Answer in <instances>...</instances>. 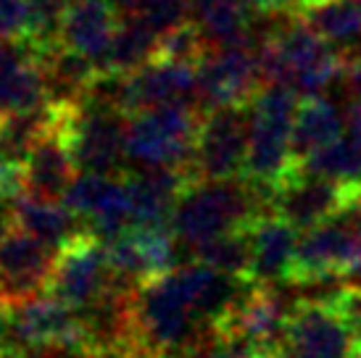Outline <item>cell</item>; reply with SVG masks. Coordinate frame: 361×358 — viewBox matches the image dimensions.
<instances>
[{
  "mask_svg": "<svg viewBox=\"0 0 361 358\" xmlns=\"http://www.w3.org/2000/svg\"><path fill=\"white\" fill-rule=\"evenodd\" d=\"M269 211L271 190L251 179H195L177 200L169 227L177 242L195 253L209 240L251 227Z\"/></svg>",
  "mask_w": 361,
  "mask_h": 358,
  "instance_id": "6da1fadb",
  "label": "cell"
},
{
  "mask_svg": "<svg viewBox=\"0 0 361 358\" xmlns=\"http://www.w3.org/2000/svg\"><path fill=\"white\" fill-rule=\"evenodd\" d=\"M267 85H285L298 98L330 95L345 77L348 61L306 21L285 16L274 24L259 50Z\"/></svg>",
  "mask_w": 361,
  "mask_h": 358,
  "instance_id": "7a4b0ae2",
  "label": "cell"
},
{
  "mask_svg": "<svg viewBox=\"0 0 361 358\" xmlns=\"http://www.w3.org/2000/svg\"><path fill=\"white\" fill-rule=\"evenodd\" d=\"M301 98L285 85H264L251 100V142L243 177L274 192L298 169L293 156V124Z\"/></svg>",
  "mask_w": 361,
  "mask_h": 358,
  "instance_id": "3957f363",
  "label": "cell"
},
{
  "mask_svg": "<svg viewBox=\"0 0 361 358\" xmlns=\"http://www.w3.org/2000/svg\"><path fill=\"white\" fill-rule=\"evenodd\" d=\"M201 119L203 111L192 103L132 113L127 121V171L161 166L190 171Z\"/></svg>",
  "mask_w": 361,
  "mask_h": 358,
  "instance_id": "277c9868",
  "label": "cell"
},
{
  "mask_svg": "<svg viewBox=\"0 0 361 358\" xmlns=\"http://www.w3.org/2000/svg\"><path fill=\"white\" fill-rule=\"evenodd\" d=\"M56 124L69 145L80 174H124L127 171V121L124 111L80 100L53 106Z\"/></svg>",
  "mask_w": 361,
  "mask_h": 358,
  "instance_id": "5b68a950",
  "label": "cell"
},
{
  "mask_svg": "<svg viewBox=\"0 0 361 358\" xmlns=\"http://www.w3.org/2000/svg\"><path fill=\"white\" fill-rule=\"evenodd\" d=\"M251 142V103L203 113L190 174L195 179H235L245 174Z\"/></svg>",
  "mask_w": 361,
  "mask_h": 358,
  "instance_id": "8992f818",
  "label": "cell"
},
{
  "mask_svg": "<svg viewBox=\"0 0 361 358\" xmlns=\"http://www.w3.org/2000/svg\"><path fill=\"white\" fill-rule=\"evenodd\" d=\"M256 45L238 42L211 50L198 63V98L195 106L206 113L221 106H245L256 98L267 82L261 71V56Z\"/></svg>",
  "mask_w": 361,
  "mask_h": 358,
  "instance_id": "52a82bcc",
  "label": "cell"
},
{
  "mask_svg": "<svg viewBox=\"0 0 361 358\" xmlns=\"http://www.w3.org/2000/svg\"><path fill=\"white\" fill-rule=\"evenodd\" d=\"M114 282L116 274L111 266L106 240L87 232L59 250L48 292L71 309H85L92 300L106 295Z\"/></svg>",
  "mask_w": 361,
  "mask_h": 358,
  "instance_id": "ba28073f",
  "label": "cell"
},
{
  "mask_svg": "<svg viewBox=\"0 0 361 358\" xmlns=\"http://www.w3.org/2000/svg\"><path fill=\"white\" fill-rule=\"evenodd\" d=\"M63 200L80 216L87 232L106 242L135 227L127 174H77Z\"/></svg>",
  "mask_w": 361,
  "mask_h": 358,
  "instance_id": "9c48e42d",
  "label": "cell"
},
{
  "mask_svg": "<svg viewBox=\"0 0 361 358\" xmlns=\"http://www.w3.org/2000/svg\"><path fill=\"white\" fill-rule=\"evenodd\" d=\"M280 358H359V345L330 303L298 300L290 311Z\"/></svg>",
  "mask_w": 361,
  "mask_h": 358,
  "instance_id": "30bf717a",
  "label": "cell"
},
{
  "mask_svg": "<svg viewBox=\"0 0 361 358\" xmlns=\"http://www.w3.org/2000/svg\"><path fill=\"white\" fill-rule=\"evenodd\" d=\"M59 250L13 227L0 237V303L19 306L48 292Z\"/></svg>",
  "mask_w": 361,
  "mask_h": 358,
  "instance_id": "8fae6325",
  "label": "cell"
},
{
  "mask_svg": "<svg viewBox=\"0 0 361 358\" xmlns=\"http://www.w3.org/2000/svg\"><path fill=\"white\" fill-rule=\"evenodd\" d=\"M359 190L361 187H343L332 179L298 166L271 192V214L293 224L298 232H306L338 214Z\"/></svg>",
  "mask_w": 361,
  "mask_h": 358,
  "instance_id": "7c38bea8",
  "label": "cell"
},
{
  "mask_svg": "<svg viewBox=\"0 0 361 358\" xmlns=\"http://www.w3.org/2000/svg\"><path fill=\"white\" fill-rule=\"evenodd\" d=\"M109 259L116 279L137 288L148 279L159 277L177 264L180 242L174 237L171 227H130L119 237L106 242Z\"/></svg>",
  "mask_w": 361,
  "mask_h": 358,
  "instance_id": "4fadbf2b",
  "label": "cell"
},
{
  "mask_svg": "<svg viewBox=\"0 0 361 358\" xmlns=\"http://www.w3.org/2000/svg\"><path fill=\"white\" fill-rule=\"evenodd\" d=\"M198 98V66L156 56L135 74L124 77V113H140L159 106L192 103Z\"/></svg>",
  "mask_w": 361,
  "mask_h": 358,
  "instance_id": "5bb4252c",
  "label": "cell"
},
{
  "mask_svg": "<svg viewBox=\"0 0 361 358\" xmlns=\"http://www.w3.org/2000/svg\"><path fill=\"white\" fill-rule=\"evenodd\" d=\"M48 106L42 53L19 37L0 45V119Z\"/></svg>",
  "mask_w": 361,
  "mask_h": 358,
  "instance_id": "9a60e30c",
  "label": "cell"
},
{
  "mask_svg": "<svg viewBox=\"0 0 361 358\" xmlns=\"http://www.w3.org/2000/svg\"><path fill=\"white\" fill-rule=\"evenodd\" d=\"M298 229L277 214H264L251 224V271L248 277L259 288L285 285L293 277L298 253Z\"/></svg>",
  "mask_w": 361,
  "mask_h": 358,
  "instance_id": "2e32d148",
  "label": "cell"
},
{
  "mask_svg": "<svg viewBox=\"0 0 361 358\" xmlns=\"http://www.w3.org/2000/svg\"><path fill=\"white\" fill-rule=\"evenodd\" d=\"M56 111V109H53ZM77 163L71 159L69 145L61 135L59 124L53 119V127L45 137L35 145L30 159L21 166V192L30 198L42 200H63L71 182L77 179Z\"/></svg>",
  "mask_w": 361,
  "mask_h": 358,
  "instance_id": "e0dca14e",
  "label": "cell"
},
{
  "mask_svg": "<svg viewBox=\"0 0 361 358\" xmlns=\"http://www.w3.org/2000/svg\"><path fill=\"white\" fill-rule=\"evenodd\" d=\"M119 24L121 13L109 0H74L61 32V45L87 56L101 69Z\"/></svg>",
  "mask_w": 361,
  "mask_h": 358,
  "instance_id": "ac0fdd59",
  "label": "cell"
},
{
  "mask_svg": "<svg viewBox=\"0 0 361 358\" xmlns=\"http://www.w3.org/2000/svg\"><path fill=\"white\" fill-rule=\"evenodd\" d=\"M13 224L27 235L51 245L53 250L66 248L77 237L87 235L82 219L66 206V200H42L30 195L13 198Z\"/></svg>",
  "mask_w": 361,
  "mask_h": 358,
  "instance_id": "d6986e66",
  "label": "cell"
},
{
  "mask_svg": "<svg viewBox=\"0 0 361 358\" xmlns=\"http://www.w3.org/2000/svg\"><path fill=\"white\" fill-rule=\"evenodd\" d=\"M192 24L209 50L253 40L256 6L253 0H192ZM259 48V45H256Z\"/></svg>",
  "mask_w": 361,
  "mask_h": 358,
  "instance_id": "ffe728a7",
  "label": "cell"
},
{
  "mask_svg": "<svg viewBox=\"0 0 361 358\" xmlns=\"http://www.w3.org/2000/svg\"><path fill=\"white\" fill-rule=\"evenodd\" d=\"M345 135V111L330 98H301L295 124H293V156L295 163L309 161L314 153L327 148L330 142Z\"/></svg>",
  "mask_w": 361,
  "mask_h": 358,
  "instance_id": "44dd1931",
  "label": "cell"
},
{
  "mask_svg": "<svg viewBox=\"0 0 361 358\" xmlns=\"http://www.w3.org/2000/svg\"><path fill=\"white\" fill-rule=\"evenodd\" d=\"M301 16L348 63L361 58V0H314Z\"/></svg>",
  "mask_w": 361,
  "mask_h": 358,
  "instance_id": "7402d4cb",
  "label": "cell"
},
{
  "mask_svg": "<svg viewBox=\"0 0 361 358\" xmlns=\"http://www.w3.org/2000/svg\"><path fill=\"white\" fill-rule=\"evenodd\" d=\"M98 63L82 53L59 48L42 53V74H45V87H48V103L51 106H74L85 100L87 90L98 77Z\"/></svg>",
  "mask_w": 361,
  "mask_h": 358,
  "instance_id": "603a6c76",
  "label": "cell"
},
{
  "mask_svg": "<svg viewBox=\"0 0 361 358\" xmlns=\"http://www.w3.org/2000/svg\"><path fill=\"white\" fill-rule=\"evenodd\" d=\"M161 37L151 32L142 21L132 16H121V24L106 58L101 63V71H116V74H135L145 63H151L159 56Z\"/></svg>",
  "mask_w": 361,
  "mask_h": 358,
  "instance_id": "cb8c5ba5",
  "label": "cell"
},
{
  "mask_svg": "<svg viewBox=\"0 0 361 358\" xmlns=\"http://www.w3.org/2000/svg\"><path fill=\"white\" fill-rule=\"evenodd\" d=\"M298 166L311 174L332 179L343 187H361V142L345 132Z\"/></svg>",
  "mask_w": 361,
  "mask_h": 358,
  "instance_id": "d4e9b609",
  "label": "cell"
},
{
  "mask_svg": "<svg viewBox=\"0 0 361 358\" xmlns=\"http://www.w3.org/2000/svg\"><path fill=\"white\" fill-rule=\"evenodd\" d=\"M74 0H27L24 6V40L45 53L61 45V32Z\"/></svg>",
  "mask_w": 361,
  "mask_h": 358,
  "instance_id": "484cf974",
  "label": "cell"
},
{
  "mask_svg": "<svg viewBox=\"0 0 361 358\" xmlns=\"http://www.w3.org/2000/svg\"><path fill=\"white\" fill-rule=\"evenodd\" d=\"M195 261H203L224 274L248 277V271H251V227L235 229V232L209 240L206 245L195 250Z\"/></svg>",
  "mask_w": 361,
  "mask_h": 358,
  "instance_id": "4316f807",
  "label": "cell"
},
{
  "mask_svg": "<svg viewBox=\"0 0 361 358\" xmlns=\"http://www.w3.org/2000/svg\"><path fill=\"white\" fill-rule=\"evenodd\" d=\"M130 16L142 21L159 37H166L192 19V0H142L140 8Z\"/></svg>",
  "mask_w": 361,
  "mask_h": 358,
  "instance_id": "83f0119b",
  "label": "cell"
},
{
  "mask_svg": "<svg viewBox=\"0 0 361 358\" xmlns=\"http://www.w3.org/2000/svg\"><path fill=\"white\" fill-rule=\"evenodd\" d=\"M330 306L338 311V316L343 319V324L348 327L361 350V288H343Z\"/></svg>",
  "mask_w": 361,
  "mask_h": 358,
  "instance_id": "f1b7e54d",
  "label": "cell"
},
{
  "mask_svg": "<svg viewBox=\"0 0 361 358\" xmlns=\"http://www.w3.org/2000/svg\"><path fill=\"white\" fill-rule=\"evenodd\" d=\"M24 6L27 0H0V35L6 40H19L24 35Z\"/></svg>",
  "mask_w": 361,
  "mask_h": 358,
  "instance_id": "f546056e",
  "label": "cell"
},
{
  "mask_svg": "<svg viewBox=\"0 0 361 358\" xmlns=\"http://www.w3.org/2000/svg\"><path fill=\"white\" fill-rule=\"evenodd\" d=\"M185 358H240V356L216 335V338H211L209 342H203V345H198L195 350H190Z\"/></svg>",
  "mask_w": 361,
  "mask_h": 358,
  "instance_id": "4dcf8cb0",
  "label": "cell"
},
{
  "mask_svg": "<svg viewBox=\"0 0 361 358\" xmlns=\"http://www.w3.org/2000/svg\"><path fill=\"white\" fill-rule=\"evenodd\" d=\"M338 277L343 279L345 288H361V242L351 253V259L343 264V268L338 271Z\"/></svg>",
  "mask_w": 361,
  "mask_h": 358,
  "instance_id": "1f68e13d",
  "label": "cell"
},
{
  "mask_svg": "<svg viewBox=\"0 0 361 358\" xmlns=\"http://www.w3.org/2000/svg\"><path fill=\"white\" fill-rule=\"evenodd\" d=\"M0 353H19L13 342V327H11V311L0 303ZM21 356V353H19Z\"/></svg>",
  "mask_w": 361,
  "mask_h": 358,
  "instance_id": "d6a6232c",
  "label": "cell"
},
{
  "mask_svg": "<svg viewBox=\"0 0 361 358\" xmlns=\"http://www.w3.org/2000/svg\"><path fill=\"white\" fill-rule=\"evenodd\" d=\"M345 132L361 142V100H356L345 109Z\"/></svg>",
  "mask_w": 361,
  "mask_h": 358,
  "instance_id": "836d02e7",
  "label": "cell"
},
{
  "mask_svg": "<svg viewBox=\"0 0 361 358\" xmlns=\"http://www.w3.org/2000/svg\"><path fill=\"white\" fill-rule=\"evenodd\" d=\"M345 80H348V90L361 100V58L351 61L345 69Z\"/></svg>",
  "mask_w": 361,
  "mask_h": 358,
  "instance_id": "e575fe53",
  "label": "cell"
},
{
  "mask_svg": "<svg viewBox=\"0 0 361 358\" xmlns=\"http://www.w3.org/2000/svg\"><path fill=\"white\" fill-rule=\"evenodd\" d=\"M109 3L119 11L121 16H130V13H135L142 6V0H109Z\"/></svg>",
  "mask_w": 361,
  "mask_h": 358,
  "instance_id": "d590c367",
  "label": "cell"
},
{
  "mask_svg": "<svg viewBox=\"0 0 361 358\" xmlns=\"http://www.w3.org/2000/svg\"><path fill=\"white\" fill-rule=\"evenodd\" d=\"M243 358H280V356H274V353H251V356H243Z\"/></svg>",
  "mask_w": 361,
  "mask_h": 358,
  "instance_id": "8d00e7d4",
  "label": "cell"
},
{
  "mask_svg": "<svg viewBox=\"0 0 361 358\" xmlns=\"http://www.w3.org/2000/svg\"><path fill=\"white\" fill-rule=\"evenodd\" d=\"M0 358H24V356H19V353H0Z\"/></svg>",
  "mask_w": 361,
  "mask_h": 358,
  "instance_id": "74e56055",
  "label": "cell"
},
{
  "mask_svg": "<svg viewBox=\"0 0 361 358\" xmlns=\"http://www.w3.org/2000/svg\"><path fill=\"white\" fill-rule=\"evenodd\" d=\"M359 358H361V350H359Z\"/></svg>",
  "mask_w": 361,
  "mask_h": 358,
  "instance_id": "f35d334b",
  "label": "cell"
}]
</instances>
